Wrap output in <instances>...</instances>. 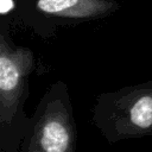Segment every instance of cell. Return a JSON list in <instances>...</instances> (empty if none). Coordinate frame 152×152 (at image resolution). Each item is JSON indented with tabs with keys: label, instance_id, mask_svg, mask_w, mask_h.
<instances>
[{
	"label": "cell",
	"instance_id": "cell-1",
	"mask_svg": "<svg viewBox=\"0 0 152 152\" xmlns=\"http://www.w3.org/2000/svg\"><path fill=\"white\" fill-rule=\"evenodd\" d=\"M32 66L31 51L18 48L13 49L1 37L0 45V99H1V118H10L17 107L20 96L24 76Z\"/></svg>",
	"mask_w": 152,
	"mask_h": 152
},
{
	"label": "cell",
	"instance_id": "cell-2",
	"mask_svg": "<svg viewBox=\"0 0 152 152\" xmlns=\"http://www.w3.org/2000/svg\"><path fill=\"white\" fill-rule=\"evenodd\" d=\"M34 7L46 17L87 20L112 14L119 4L114 0H36Z\"/></svg>",
	"mask_w": 152,
	"mask_h": 152
},
{
	"label": "cell",
	"instance_id": "cell-3",
	"mask_svg": "<svg viewBox=\"0 0 152 152\" xmlns=\"http://www.w3.org/2000/svg\"><path fill=\"white\" fill-rule=\"evenodd\" d=\"M72 133L65 116L45 118L38 127L31 152H71Z\"/></svg>",
	"mask_w": 152,
	"mask_h": 152
},
{
	"label": "cell",
	"instance_id": "cell-4",
	"mask_svg": "<svg viewBox=\"0 0 152 152\" xmlns=\"http://www.w3.org/2000/svg\"><path fill=\"white\" fill-rule=\"evenodd\" d=\"M129 120L131 122L141 128H148L152 126V96L144 95L137 99L129 109Z\"/></svg>",
	"mask_w": 152,
	"mask_h": 152
}]
</instances>
